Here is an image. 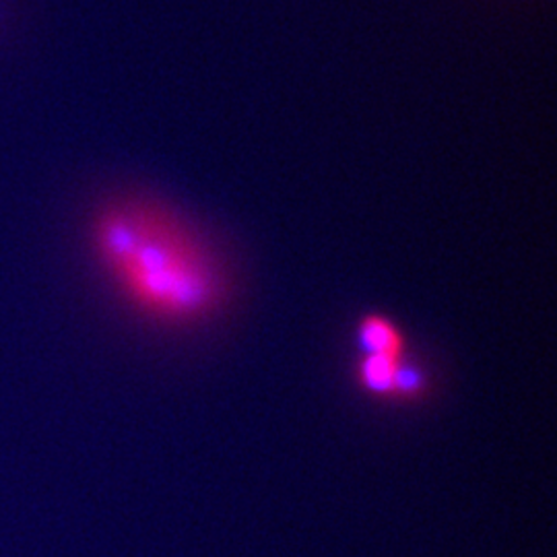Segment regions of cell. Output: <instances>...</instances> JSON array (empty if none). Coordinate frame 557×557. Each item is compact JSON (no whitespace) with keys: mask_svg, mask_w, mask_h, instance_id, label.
Listing matches in <instances>:
<instances>
[{"mask_svg":"<svg viewBox=\"0 0 557 557\" xmlns=\"http://www.w3.org/2000/svg\"><path fill=\"white\" fill-rule=\"evenodd\" d=\"M91 257L140 319L190 329L215 319L232 285L215 250L160 200L116 197L96 209Z\"/></svg>","mask_w":557,"mask_h":557,"instance_id":"obj_1","label":"cell"},{"mask_svg":"<svg viewBox=\"0 0 557 557\" xmlns=\"http://www.w3.org/2000/svg\"><path fill=\"white\" fill-rule=\"evenodd\" d=\"M354 376L359 391L380 403L419 405L434 388L430 370L411 351L403 356H358Z\"/></svg>","mask_w":557,"mask_h":557,"instance_id":"obj_2","label":"cell"},{"mask_svg":"<svg viewBox=\"0 0 557 557\" xmlns=\"http://www.w3.org/2000/svg\"><path fill=\"white\" fill-rule=\"evenodd\" d=\"M358 356H403L411 351V343L403 326L380 312L363 314L356 324Z\"/></svg>","mask_w":557,"mask_h":557,"instance_id":"obj_3","label":"cell"}]
</instances>
